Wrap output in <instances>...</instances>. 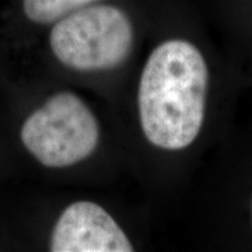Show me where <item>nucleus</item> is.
<instances>
[{"label":"nucleus","instance_id":"39448f33","mask_svg":"<svg viewBox=\"0 0 252 252\" xmlns=\"http://www.w3.org/2000/svg\"><path fill=\"white\" fill-rule=\"evenodd\" d=\"M101 0H23L24 16L34 24L52 26L55 21Z\"/></svg>","mask_w":252,"mask_h":252},{"label":"nucleus","instance_id":"f03ea898","mask_svg":"<svg viewBox=\"0 0 252 252\" xmlns=\"http://www.w3.org/2000/svg\"><path fill=\"white\" fill-rule=\"evenodd\" d=\"M135 38L133 21L125 10L98 1L55 21L48 45L63 67L94 74L124 64L133 51Z\"/></svg>","mask_w":252,"mask_h":252},{"label":"nucleus","instance_id":"7ed1b4c3","mask_svg":"<svg viewBox=\"0 0 252 252\" xmlns=\"http://www.w3.org/2000/svg\"><path fill=\"white\" fill-rule=\"evenodd\" d=\"M20 139L36 162L61 170L79 165L97 152L101 127L79 94L58 91L26 118Z\"/></svg>","mask_w":252,"mask_h":252},{"label":"nucleus","instance_id":"f257e3e1","mask_svg":"<svg viewBox=\"0 0 252 252\" xmlns=\"http://www.w3.org/2000/svg\"><path fill=\"white\" fill-rule=\"evenodd\" d=\"M209 66L202 51L185 38L158 42L144 61L136 91L140 130L154 149H188L206 118Z\"/></svg>","mask_w":252,"mask_h":252},{"label":"nucleus","instance_id":"20e7f679","mask_svg":"<svg viewBox=\"0 0 252 252\" xmlns=\"http://www.w3.org/2000/svg\"><path fill=\"white\" fill-rule=\"evenodd\" d=\"M133 244L107 209L93 200H76L55 221L49 251L129 252Z\"/></svg>","mask_w":252,"mask_h":252}]
</instances>
